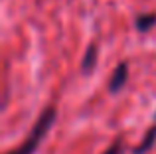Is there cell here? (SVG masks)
I'll use <instances>...</instances> for the list:
<instances>
[{"label": "cell", "instance_id": "cell-1", "mask_svg": "<svg viewBox=\"0 0 156 154\" xmlns=\"http://www.w3.org/2000/svg\"><path fill=\"white\" fill-rule=\"evenodd\" d=\"M53 121H55V107H46L42 111V115L38 117V121H36L34 128L30 131L28 138L24 140L20 146L12 148V150L6 152V154H34L38 150V146L42 144V140L46 138V135L50 132Z\"/></svg>", "mask_w": 156, "mask_h": 154}, {"label": "cell", "instance_id": "cell-2", "mask_svg": "<svg viewBox=\"0 0 156 154\" xmlns=\"http://www.w3.org/2000/svg\"><path fill=\"white\" fill-rule=\"evenodd\" d=\"M126 79H129V63L121 61L117 67H115L113 75H111V79H109V91L111 93H119L126 85Z\"/></svg>", "mask_w": 156, "mask_h": 154}, {"label": "cell", "instance_id": "cell-3", "mask_svg": "<svg viewBox=\"0 0 156 154\" xmlns=\"http://www.w3.org/2000/svg\"><path fill=\"white\" fill-rule=\"evenodd\" d=\"M95 63H97V46L91 44V46L87 47V51H85L83 59H81V71H83V73H91V71L95 69Z\"/></svg>", "mask_w": 156, "mask_h": 154}, {"label": "cell", "instance_id": "cell-4", "mask_svg": "<svg viewBox=\"0 0 156 154\" xmlns=\"http://www.w3.org/2000/svg\"><path fill=\"white\" fill-rule=\"evenodd\" d=\"M154 142H156V124L152 128H148V132H146L144 138H142V142L134 148V154H146L150 148L154 146Z\"/></svg>", "mask_w": 156, "mask_h": 154}, {"label": "cell", "instance_id": "cell-5", "mask_svg": "<svg viewBox=\"0 0 156 154\" xmlns=\"http://www.w3.org/2000/svg\"><path fill=\"white\" fill-rule=\"evenodd\" d=\"M154 24H156V14H140V16H136L134 26H136L138 32H148Z\"/></svg>", "mask_w": 156, "mask_h": 154}, {"label": "cell", "instance_id": "cell-6", "mask_svg": "<svg viewBox=\"0 0 156 154\" xmlns=\"http://www.w3.org/2000/svg\"><path fill=\"white\" fill-rule=\"evenodd\" d=\"M122 150H125V148H122V138H117L103 154H122Z\"/></svg>", "mask_w": 156, "mask_h": 154}, {"label": "cell", "instance_id": "cell-7", "mask_svg": "<svg viewBox=\"0 0 156 154\" xmlns=\"http://www.w3.org/2000/svg\"><path fill=\"white\" fill-rule=\"evenodd\" d=\"M154 119H156V115H154Z\"/></svg>", "mask_w": 156, "mask_h": 154}]
</instances>
